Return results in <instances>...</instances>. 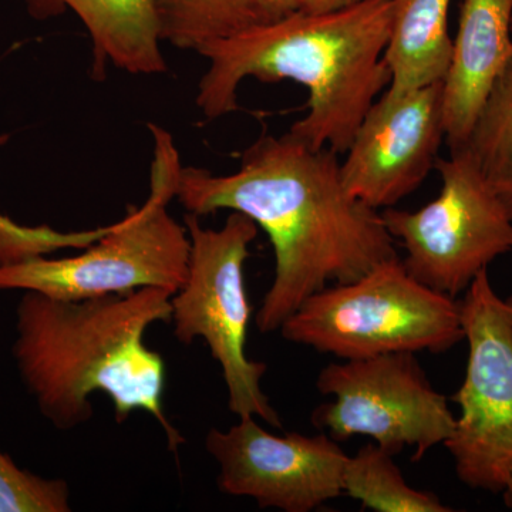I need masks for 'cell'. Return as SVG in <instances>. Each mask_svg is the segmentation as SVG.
<instances>
[{
	"instance_id": "6da1fadb",
	"label": "cell",
	"mask_w": 512,
	"mask_h": 512,
	"mask_svg": "<svg viewBox=\"0 0 512 512\" xmlns=\"http://www.w3.org/2000/svg\"><path fill=\"white\" fill-rule=\"evenodd\" d=\"M338 154L291 133L258 138L231 174L183 167L175 198L188 214L247 215L268 235L275 274L256 312L259 332L281 329L306 299L397 258L382 212L346 191Z\"/></svg>"
},
{
	"instance_id": "7a4b0ae2",
	"label": "cell",
	"mask_w": 512,
	"mask_h": 512,
	"mask_svg": "<svg viewBox=\"0 0 512 512\" xmlns=\"http://www.w3.org/2000/svg\"><path fill=\"white\" fill-rule=\"evenodd\" d=\"M173 295L141 288L67 301L23 292L12 353L42 416L59 430L82 426L93 417L90 397L101 392L119 423L136 412L153 416L175 453L184 439L164 413V359L144 343L154 323L171 322Z\"/></svg>"
},
{
	"instance_id": "3957f363",
	"label": "cell",
	"mask_w": 512,
	"mask_h": 512,
	"mask_svg": "<svg viewBox=\"0 0 512 512\" xmlns=\"http://www.w3.org/2000/svg\"><path fill=\"white\" fill-rule=\"evenodd\" d=\"M393 0H365L328 13L292 15L197 50L210 66L198 84L197 106L207 119L239 109L248 77L292 80L308 89V114L289 130L313 150L345 156L367 111L389 87L384 60Z\"/></svg>"
},
{
	"instance_id": "277c9868",
	"label": "cell",
	"mask_w": 512,
	"mask_h": 512,
	"mask_svg": "<svg viewBox=\"0 0 512 512\" xmlns=\"http://www.w3.org/2000/svg\"><path fill=\"white\" fill-rule=\"evenodd\" d=\"M154 138L150 195L141 207L111 224L109 232L82 254L66 258L37 256L0 266V291H32L50 298H101L141 288L177 292L187 279L188 229L167 207L175 198L181 158L173 137L150 124Z\"/></svg>"
},
{
	"instance_id": "5b68a950",
	"label": "cell",
	"mask_w": 512,
	"mask_h": 512,
	"mask_svg": "<svg viewBox=\"0 0 512 512\" xmlns=\"http://www.w3.org/2000/svg\"><path fill=\"white\" fill-rule=\"evenodd\" d=\"M279 332L340 360L444 353L464 340L460 302L413 278L399 256L315 293Z\"/></svg>"
},
{
	"instance_id": "8992f818",
	"label": "cell",
	"mask_w": 512,
	"mask_h": 512,
	"mask_svg": "<svg viewBox=\"0 0 512 512\" xmlns=\"http://www.w3.org/2000/svg\"><path fill=\"white\" fill-rule=\"evenodd\" d=\"M184 224L190 235V261L187 279L171 299L174 336L184 345L205 340L221 366L228 409L238 419L258 417L281 427L279 414L262 389L268 366L245 352L252 308L244 268L258 225L237 211L220 229L202 227L200 217L192 214L185 215Z\"/></svg>"
},
{
	"instance_id": "52a82bcc",
	"label": "cell",
	"mask_w": 512,
	"mask_h": 512,
	"mask_svg": "<svg viewBox=\"0 0 512 512\" xmlns=\"http://www.w3.org/2000/svg\"><path fill=\"white\" fill-rule=\"evenodd\" d=\"M437 198L416 211L386 208L384 225L406 252L409 274L456 298L498 256L512 251V220L464 148L437 160Z\"/></svg>"
},
{
	"instance_id": "ba28073f",
	"label": "cell",
	"mask_w": 512,
	"mask_h": 512,
	"mask_svg": "<svg viewBox=\"0 0 512 512\" xmlns=\"http://www.w3.org/2000/svg\"><path fill=\"white\" fill-rule=\"evenodd\" d=\"M316 389L333 400L313 410L312 423L339 443L366 436L393 456L414 447L417 463L456 427L447 397L431 384L416 353L329 363Z\"/></svg>"
},
{
	"instance_id": "9c48e42d",
	"label": "cell",
	"mask_w": 512,
	"mask_h": 512,
	"mask_svg": "<svg viewBox=\"0 0 512 512\" xmlns=\"http://www.w3.org/2000/svg\"><path fill=\"white\" fill-rule=\"evenodd\" d=\"M460 311L468 360L453 396L460 416L444 446L461 483L503 494L512 483V316L488 269L468 286Z\"/></svg>"
},
{
	"instance_id": "30bf717a",
	"label": "cell",
	"mask_w": 512,
	"mask_h": 512,
	"mask_svg": "<svg viewBox=\"0 0 512 512\" xmlns=\"http://www.w3.org/2000/svg\"><path fill=\"white\" fill-rule=\"evenodd\" d=\"M205 448L220 466L222 493L252 498L259 508L312 512L343 494L349 456L323 431L275 436L242 417L231 429H212Z\"/></svg>"
},
{
	"instance_id": "8fae6325",
	"label": "cell",
	"mask_w": 512,
	"mask_h": 512,
	"mask_svg": "<svg viewBox=\"0 0 512 512\" xmlns=\"http://www.w3.org/2000/svg\"><path fill=\"white\" fill-rule=\"evenodd\" d=\"M443 143V82L400 96L383 93L340 163L342 183L373 210L392 208L436 168Z\"/></svg>"
},
{
	"instance_id": "7c38bea8",
	"label": "cell",
	"mask_w": 512,
	"mask_h": 512,
	"mask_svg": "<svg viewBox=\"0 0 512 512\" xmlns=\"http://www.w3.org/2000/svg\"><path fill=\"white\" fill-rule=\"evenodd\" d=\"M511 56L512 0H463L443 80V123L450 151L466 146Z\"/></svg>"
},
{
	"instance_id": "4fadbf2b",
	"label": "cell",
	"mask_w": 512,
	"mask_h": 512,
	"mask_svg": "<svg viewBox=\"0 0 512 512\" xmlns=\"http://www.w3.org/2000/svg\"><path fill=\"white\" fill-rule=\"evenodd\" d=\"M451 0H393L384 60L392 74L390 96L443 82L453 39L448 33Z\"/></svg>"
},
{
	"instance_id": "5bb4252c",
	"label": "cell",
	"mask_w": 512,
	"mask_h": 512,
	"mask_svg": "<svg viewBox=\"0 0 512 512\" xmlns=\"http://www.w3.org/2000/svg\"><path fill=\"white\" fill-rule=\"evenodd\" d=\"M72 10L92 37L97 69L110 62L130 74L165 72L151 0H49Z\"/></svg>"
},
{
	"instance_id": "9a60e30c",
	"label": "cell",
	"mask_w": 512,
	"mask_h": 512,
	"mask_svg": "<svg viewBox=\"0 0 512 512\" xmlns=\"http://www.w3.org/2000/svg\"><path fill=\"white\" fill-rule=\"evenodd\" d=\"M151 5L161 42L195 52L298 10V0H151Z\"/></svg>"
},
{
	"instance_id": "2e32d148",
	"label": "cell",
	"mask_w": 512,
	"mask_h": 512,
	"mask_svg": "<svg viewBox=\"0 0 512 512\" xmlns=\"http://www.w3.org/2000/svg\"><path fill=\"white\" fill-rule=\"evenodd\" d=\"M393 454L367 443L346 461L343 494L376 512H450L439 495L417 490L407 483Z\"/></svg>"
},
{
	"instance_id": "e0dca14e",
	"label": "cell",
	"mask_w": 512,
	"mask_h": 512,
	"mask_svg": "<svg viewBox=\"0 0 512 512\" xmlns=\"http://www.w3.org/2000/svg\"><path fill=\"white\" fill-rule=\"evenodd\" d=\"M461 148L470 154L512 220V56Z\"/></svg>"
},
{
	"instance_id": "ac0fdd59",
	"label": "cell",
	"mask_w": 512,
	"mask_h": 512,
	"mask_svg": "<svg viewBox=\"0 0 512 512\" xmlns=\"http://www.w3.org/2000/svg\"><path fill=\"white\" fill-rule=\"evenodd\" d=\"M69 484L22 470L0 451V512H69Z\"/></svg>"
},
{
	"instance_id": "d6986e66",
	"label": "cell",
	"mask_w": 512,
	"mask_h": 512,
	"mask_svg": "<svg viewBox=\"0 0 512 512\" xmlns=\"http://www.w3.org/2000/svg\"><path fill=\"white\" fill-rule=\"evenodd\" d=\"M110 228L111 224L89 231L62 232L47 225H20L0 214V266L19 264L63 249H86Z\"/></svg>"
},
{
	"instance_id": "ffe728a7",
	"label": "cell",
	"mask_w": 512,
	"mask_h": 512,
	"mask_svg": "<svg viewBox=\"0 0 512 512\" xmlns=\"http://www.w3.org/2000/svg\"><path fill=\"white\" fill-rule=\"evenodd\" d=\"M362 2L365 0H298V10L305 13H328Z\"/></svg>"
},
{
	"instance_id": "44dd1931",
	"label": "cell",
	"mask_w": 512,
	"mask_h": 512,
	"mask_svg": "<svg viewBox=\"0 0 512 512\" xmlns=\"http://www.w3.org/2000/svg\"><path fill=\"white\" fill-rule=\"evenodd\" d=\"M505 303H507L508 309H510L512 316V295L505 299ZM505 501H507V504L512 508V485L510 488H508L507 493H505Z\"/></svg>"
}]
</instances>
